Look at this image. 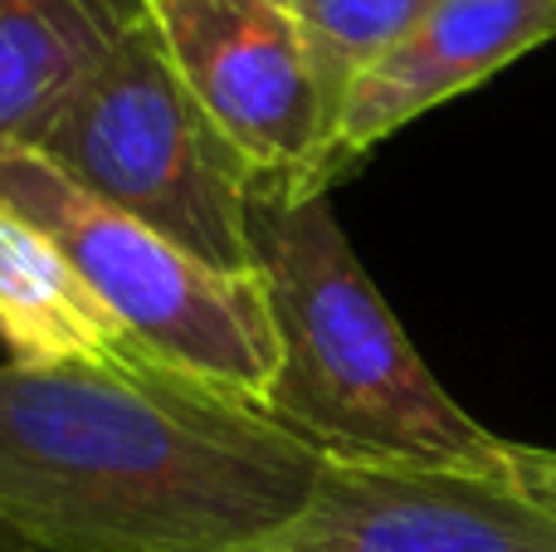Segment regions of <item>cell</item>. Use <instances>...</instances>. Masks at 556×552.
Listing matches in <instances>:
<instances>
[{"mask_svg":"<svg viewBox=\"0 0 556 552\" xmlns=\"http://www.w3.org/2000/svg\"><path fill=\"white\" fill-rule=\"evenodd\" d=\"M186 88L264 181L332 186V113L303 25L274 0H147Z\"/></svg>","mask_w":556,"mask_h":552,"instance_id":"cell-5","label":"cell"},{"mask_svg":"<svg viewBox=\"0 0 556 552\" xmlns=\"http://www.w3.org/2000/svg\"><path fill=\"white\" fill-rule=\"evenodd\" d=\"M434 5L440 0H298L293 5L307 39V54H313V68L323 78L332 137H337V117H342L352 84L376 59L391 54Z\"/></svg>","mask_w":556,"mask_h":552,"instance_id":"cell-10","label":"cell"},{"mask_svg":"<svg viewBox=\"0 0 556 552\" xmlns=\"http://www.w3.org/2000/svg\"><path fill=\"white\" fill-rule=\"evenodd\" d=\"M0 348L15 367H98L142 357L123 318L39 225L0 205Z\"/></svg>","mask_w":556,"mask_h":552,"instance_id":"cell-8","label":"cell"},{"mask_svg":"<svg viewBox=\"0 0 556 552\" xmlns=\"http://www.w3.org/2000/svg\"><path fill=\"white\" fill-rule=\"evenodd\" d=\"M35 152L201 264L254 279L250 201L264 176L186 88L152 15L68 98Z\"/></svg>","mask_w":556,"mask_h":552,"instance_id":"cell-3","label":"cell"},{"mask_svg":"<svg viewBox=\"0 0 556 552\" xmlns=\"http://www.w3.org/2000/svg\"><path fill=\"white\" fill-rule=\"evenodd\" d=\"M508 469H513V485L522 489L528 499H538L547 514H556V450L542 446H508Z\"/></svg>","mask_w":556,"mask_h":552,"instance_id":"cell-11","label":"cell"},{"mask_svg":"<svg viewBox=\"0 0 556 552\" xmlns=\"http://www.w3.org/2000/svg\"><path fill=\"white\" fill-rule=\"evenodd\" d=\"M254 279L278 367L260 411L327 460L513 479L508 446L440 387L362 269L327 191L260 181L250 201Z\"/></svg>","mask_w":556,"mask_h":552,"instance_id":"cell-2","label":"cell"},{"mask_svg":"<svg viewBox=\"0 0 556 552\" xmlns=\"http://www.w3.org/2000/svg\"><path fill=\"white\" fill-rule=\"evenodd\" d=\"M0 205L68 254L152 357L260 406L278 342L260 279L220 274L123 205L84 191L25 142L0 137Z\"/></svg>","mask_w":556,"mask_h":552,"instance_id":"cell-4","label":"cell"},{"mask_svg":"<svg viewBox=\"0 0 556 552\" xmlns=\"http://www.w3.org/2000/svg\"><path fill=\"white\" fill-rule=\"evenodd\" d=\"M274 5H283V10H293V5H298V0H274Z\"/></svg>","mask_w":556,"mask_h":552,"instance_id":"cell-13","label":"cell"},{"mask_svg":"<svg viewBox=\"0 0 556 552\" xmlns=\"http://www.w3.org/2000/svg\"><path fill=\"white\" fill-rule=\"evenodd\" d=\"M327 455L172 362H0V524L29 552H250Z\"/></svg>","mask_w":556,"mask_h":552,"instance_id":"cell-1","label":"cell"},{"mask_svg":"<svg viewBox=\"0 0 556 552\" xmlns=\"http://www.w3.org/2000/svg\"><path fill=\"white\" fill-rule=\"evenodd\" d=\"M0 552H29L25 543H20V538L15 534H10V528L5 524H0Z\"/></svg>","mask_w":556,"mask_h":552,"instance_id":"cell-12","label":"cell"},{"mask_svg":"<svg viewBox=\"0 0 556 552\" xmlns=\"http://www.w3.org/2000/svg\"><path fill=\"white\" fill-rule=\"evenodd\" d=\"M250 552H556V514L513 479L327 460L303 514Z\"/></svg>","mask_w":556,"mask_h":552,"instance_id":"cell-6","label":"cell"},{"mask_svg":"<svg viewBox=\"0 0 556 552\" xmlns=\"http://www.w3.org/2000/svg\"><path fill=\"white\" fill-rule=\"evenodd\" d=\"M556 39V0H440L352 84L332 137V181L440 103Z\"/></svg>","mask_w":556,"mask_h":552,"instance_id":"cell-7","label":"cell"},{"mask_svg":"<svg viewBox=\"0 0 556 552\" xmlns=\"http://www.w3.org/2000/svg\"><path fill=\"white\" fill-rule=\"evenodd\" d=\"M142 20L147 0H0V137L39 147Z\"/></svg>","mask_w":556,"mask_h":552,"instance_id":"cell-9","label":"cell"}]
</instances>
